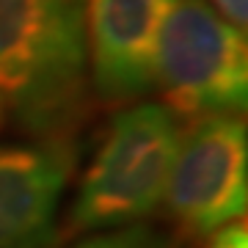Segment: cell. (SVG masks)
<instances>
[{
	"mask_svg": "<svg viewBox=\"0 0 248 248\" xmlns=\"http://www.w3.org/2000/svg\"><path fill=\"white\" fill-rule=\"evenodd\" d=\"M204 248H248V226L246 218H237V221H229L213 229L207 234V246Z\"/></svg>",
	"mask_w": 248,
	"mask_h": 248,
	"instance_id": "ba28073f",
	"label": "cell"
},
{
	"mask_svg": "<svg viewBox=\"0 0 248 248\" xmlns=\"http://www.w3.org/2000/svg\"><path fill=\"white\" fill-rule=\"evenodd\" d=\"M72 155L58 143L0 146V248H42L53 234Z\"/></svg>",
	"mask_w": 248,
	"mask_h": 248,
	"instance_id": "8992f818",
	"label": "cell"
},
{
	"mask_svg": "<svg viewBox=\"0 0 248 248\" xmlns=\"http://www.w3.org/2000/svg\"><path fill=\"white\" fill-rule=\"evenodd\" d=\"M75 248H174L169 234L143 226V223H130V226H119V229H105L86 237Z\"/></svg>",
	"mask_w": 248,
	"mask_h": 248,
	"instance_id": "52a82bcc",
	"label": "cell"
},
{
	"mask_svg": "<svg viewBox=\"0 0 248 248\" xmlns=\"http://www.w3.org/2000/svg\"><path fill=\"white\" fill-rule=\"evenodd\" d=\"M155 86L177 119L243 113L248 102L246 31L204 0H177L160 31Z\"/></svg>",
	"mask_w": 248,
	"mask_h": 248,
	"instance_id": "3957f363",
	"label": "cell"
},
{
	"mask_svg": "<svg viewBox=\"0 0 248 248\" xmlns=\"http://www.w3.org/2000/svg\"><path fill=\"white\" fill-rule=\"evenodd\" d=\"M166 199L193 234H210L246 215L248 130L240 116H207L182 133Z\"/></svg>",
	"mask_w": 248,
	"mask_h": 248,
	"instance_id": "277c9868",
	"label": "cell"
},
{
	"mask_svg": "<svg viewBox=\"0 0 248 248\" xmlns=\"http://www.w3.org/2000/svg\"><path fill=\"white\" fill-rule=\"evenodd\" d=\"M177 0H86V47L97 94L108 105L155 89L157 42Z\"/></svg>",
	"mask_w": 248,
	"mask_h": 248,
	"instance_id": "5b68a950",
	"label": "cell"
},
{
	"mask_svg": "<svg viewBox=\"0 0 248 248\" xmlns=\"http://www.w3.org/2000/svg\"><path fill=\"white\" fill-rule=\"evenodd\" d=\"M182 127L166 105L141 102L113 119L72 204V232L141 223L166 202Z\"/></svg>",
	"mask_w": 248,
	"mask_h": 248,
	"instance_id": "7a4b0ae2",
	"label": "cell"
},
{
	"mask_svg": "<svg viewBox=\"0 0 248 248\" xmlns=\"http://www.w3.org/2000/svg\"><path fill=\"white\" fill-rule=\"evenodd\" d=\"M3 119H6V105H3V99H0V124H3Z\"/></svg>",
	"mask_w": 248,
	"mask_h": 248,
	"instance_id": "30bf717a",
	"label": "cell"
},
{
	"mask_svg": "<svg viewBox=\"0 0 248 248\" xmlns=\"http://www.w3.org/2000/svg\"><path fill=\"white\" fill-rule=\"evenodd\" d=\"M215 11L234 28L246 31L248 25V0H213Z\"/></svg>",
	"mask_w": 248,
	"mask_h": 248,
	"instance_id": "9c48e42d",
	"label": "cell"
},
{
	"mask_svg": "<svg viewBox=\"0 0 248 248\" xmlns=\"http://www.w3.org/2000/svg\"><path fill=\"white\" fill-rule=\"evenodd\" d=\"M86 0H0V99L28 130H66L86 102Z\"/></svg>",
	"mask_w": 248,
	"mask_h": 248,
	"instance_id": "6da1fadb",
	"label": "cell"
}]
</instances>
